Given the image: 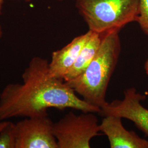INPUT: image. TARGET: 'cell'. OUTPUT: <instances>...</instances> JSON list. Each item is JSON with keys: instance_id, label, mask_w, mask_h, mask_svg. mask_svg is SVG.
<instances>
[{"instance_id": "obj_1", "label": "cell", "mask_w": 148, "mask_h": 148, "mask_svg": "<svg viewBox=\"0 0 148 148\" xmlns=\"http://www.w3.org/2000/svg\"><path fill=\"white\" fill-rule=\"evenodd\" d=\"M22 84H9L0 93V121L13 117L48 116V108H72L99 112L101 108L79 98L63 79L52 76L47 59H32L22 74Z\"/></svg>"}, {"instance_id": "obj_2", "label": "cell", "mask_w": 148, "mask_h": 148, "mask_svg": "<svg viewBox=\"0 0 148 148\" xmlns=\"http://www.w3.org/2000/svg\"><path fill=\"white\" fill-rule=\"evenodd\" d=\"M119 32H107L88 67L82 74L65 82L87 103L101 109L108 103L106 91L120 55Z\"/></svg>"}, {"instance_id": "obj_3", "label": "cell", "mask_w": 148, "mask_h": 148, "mask_svg": "<svg viewBox=\"0 0 148 148\" xmlns=\"http://www.w3.org/2000/svg\"><path fill=\"white\" fill-rule=\"evenodd\" d=\"M75 7L89 30L103 33L137 22L139 0H76Z\"/></svg>"}, {"instance_id": "obj_4", "label": "cell", "mask_w": 148, "mask_h": 148, "mask_svg": "<svg viewBox=\"0 0 148 148\" xmlns=\"http://www.w3.org/2000/svg\"><path fill=\"white\" fill-rule=\"evenodd\" d=\"M93 112H69L53 123L58 148H90L91 139L100 134V124Z\"/></svg>"}, {"instance_id": "obj_5", "label": "cell", "mask_w": 148, "mask_h": 148, "mask_svg": "<svg viewBox=\"0 0 148 148\" xmlns=\"http://www.w3.org/2000/svg\"><path fill=\"white\" fill-rule=\"evenodd\" d=\"M48 116L26 117L16 124V148H58Z\"/></svg>"}, {"instance_id": "obj_6", "label": "cell", "mask_w": 148, "mask_h": 148, "mask_svg": "<svg viewBox=\"0 0 148 148\" xmlns=\"http://www.w3.org/2000/svg\"><path fill=\"white\" fill-rule=\"evenodd\" d=\"M145 99L146 96L138 92L135 88H129L125 91L123 100L108 103L99 114L103 116L113 115L128 119L148 137V109L141 103Z\"/></svg>"}, {"instance_id": "obj_7", "label": "cell", "mask_w": 148, "mask_h": 148, "mask_svg": "<svg viewBox=\"0 0 148 148\" xmlns=\"http://www.w3.org/2000/svg\"><path fill=\"white\" fill-rule=\"evenodd\" d=\"M122 118L106 116L100 124L101 132L109 139L111 148H148V140L140 137L134 131L123 127Z\"/></svg>"}, {"instance_id": "obj_8", "label": "cell", "mask_w": 148, "mask_h": 148, "mask_svg": "<svg viewBox=\"0 0 148 148\" xmlns=\"http://www.w3.org/2000/svg\"><path fill=\"white\" fill-rule=\"evenodd\" d=\"M93 32L88 30L85 34L78 36L60 49L53 52L49 63L50 74L55 77L63 79L73 65L82 48L90 39Z\"/></svg>"}, {"instance_id": "obj_9", "label": "cell", "mask_w": 148, "mask_h": 148, "mask_svg": "<svg viewBox=\"0 0 148 148\" xmlns=\"http://www.w3.org/2000/svg\"><path fill=\"white\" fill-rule=\"evenodd\" d=\"M106 33L93 32L91 37L82 48L73 65L64 76L63 80L65 82L73 79L85 71L95 58Z\"/></svg>"}, {"instance_id": "obj_10", "label": "cell", "mask_w": 148, "mask_h": 148, "mask_svg": "<svg viewBox=\"0 0 148 148\" xmlns=\"http://www.w3.org/2000/svg\"><path fill=\"white\" fill-rule=\"evenodd\" d=\"M16 124L7 121L0 131V148H16Z\"/></svg>"}, {"instance_id": "obj_11", "label": "cell", "mask_w": 148, "mask_h": 148, "mask_svg": "<svg viewBox=\"0 0 148 148\" xmlns=\"http://www.w3.org/2000/svg\"><path fill=\"white\" fill-rule=\"evenodd\" d=\"M137 23L142 32L148 35V0H139V14Z\"/></svg>"}, {"instance_id": "obj_12", "label": "cell", "mask_w": 148, "mask_h": 148, "mask_svg": "<svg viewBox=\"0 0 148 148\" xmlns=\"http://www.w3.org/2000/svg\"><path fill=\"white\" fill-rule=\"evenodd\" d=\"M7 123V121H0V131L5 127Z\"/></svg>"}, {"instance_id": "obj_13", "label": "cell", "mask_w": 148, "mask_h": 148, "mask_svg": "<svg viewBox=\"0 0 148 148\" xmlns=\"http://www.w3.org/2000/svg\"><path fill=\"white\" fill-rule=\"evenodd\" d=\"M144 69H145L146 74L148 76V59L145 62V64H144Z\"/></svg>"}, {"instance_id": "obj_14", "label": "cell", "mask_w": 148, "mask_h": 148, "mask_svg": "<svg viewBox=\"0 0 148 148\" xmlns=\"http://www.w3.org/2000/svg\"><path fill=\"white\" fill-rule=\"evenodd\" d=\"M3 2V0H0V14H1V10H2V7Z\"/></svg>"}, {"instance_id": "obj_15", "label": "cell", "mask_w": 148, "mask_h": 148, "mask_svg": "<svg viewBox=\"0 0 148 148\" xmlns=\"http://www.w3.org/2000/svg\"><path fill=\"white\" fill-rule=\"evenodd\" d=\"M2 35V27H1V25H0V38L1 37Z\"/></svg>"}, {"instance_id": "obj_16", "label": "cell", "mask_w": 148, "mask_h": 148, "mask_svg": "<svg viewBox=\"0 0 148 148\" xmlns=\"http://www.w3.org/2000/svg\"><path fill=\"white\" fill-rule=\"evenodd\" d=\"M23 1H26V2H30V1H31L32 0H23Z\"/></svg>"}, {"instance_id": "obj_17", "label": "cell", "mask_w": 148, "mask_h": 148, "mask_svg": "<svg viewBox=\"0 0 148 148\" xmlns=\"http://www.w3.org/2000/svg\"><path fill=\"white\" fill-rule=\"evenodd\" d=\"M57 1H63L64 0H57Z\"/></svg>"}]
</instances>
